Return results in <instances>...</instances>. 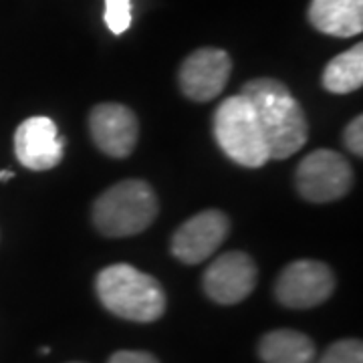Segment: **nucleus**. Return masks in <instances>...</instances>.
<instances>
[{"label": "nucleus", "mask_w": 363, "mask_h": 363, "mask_svg": "<svg viewBox=\"0 0 363 363\" xmlns=\"http://www.w3.org/2000/svg\"><path fill=\"white\" fill-rule=\"evenodd\" d=\"M259 283V267L255 259L242 250L224 252L216 260L210 262L202 286L208 298L218 305H236L255 291Z\"/></svg>", "instance_id": "0eeeda50"}, {"label": "nucleus", "mask_w": 363, "mask_h": 363, "mask_svg": "<svg viewBox=\"0 0 363 363\" xmlns=\"http://www.w3.org/2000/svg\"><path fill=\"white\" fill-rule=\"evenodd\" d=\"M335 291V274L319 260H293L274 283V297L286 309H313Z\"/></svg>", "instance_id": "423d86ee"}, {"label": "nucleus", "mask_w": 363, "mask_h": 363, "mask_svg": "<svg viewBox=\"0 0 363 363\" xmlns=\"http://www.w3.org/2000/svg\"><path fill=\"white\" fill-rule=\"evenodd\" d=\"M89 131L95 145L104 154L123 160L135 150L140 121L128 105L99 104L91 109Z\"/></svg>", "instance_id": "9d476101"}, {"label": "nucleus", "mask_w": 363, "mask_h": 363, "mask_svg": "<svg viewBox=\"0 0 363 363\" xmlns=\"http://www.w3.org/2000/svg\"><path fill=\"white\" fill-rule=\"evenodd\" d=\"M343 143L350 150L351 154L357 157L363 156V117L357 116L347 123V128L343 131Z\"/></svg>", "instance_id": "f3484780"}, {"label": "nucleus", "mask_w": 363, "mask_h": 363, "mask_svg": "<svg viewBox=\"0 0 363 363\" xmlns=\"http://www.w3.org/2000/svg\"><path fill=\"white\" fill-rule=\"evenodd\" d=\"M317 363H363V345L359 339H341L329 345Z\"/></svg>", "instance_id": "2eb2a0df"}, {"label": "nucleus", "mask_w": 363, "mask_h": 363, "mask_svg": "<svg viewBox=\"0 0 363 363\" xmlns=\"http://www.w3.org/2000/svg\"><path fill=\"white\" fill-rule=\"evenodd\" d=\"M295 184L303 200L329 204L350 192L353 168L347 157L333 150H315L298 162Z\"/></svg>", "instance_id": "39448f33"}, {"label": "nucleus", "mask_w": 363, "mask_h": 363, "mask_svg": "<svg viewBox=\"0 0 363 363\" xmlns=\"http://www.w3.org/2000/svg\"><path fill=\"white\" fill-rule=\"evenodd\" d=\"M233 71L230 55L222 49L204 47L190 52L180 67L178 83L182 93L196 104H206L218 97Z\"/></svg>", "instance_id": "1a4fd4ad"}, {"label": "nucleus", "mask_w": 363, "mask_h": 363, "mask_svg": "<svg viewBox=\"0 0 363 363\" xmlns=\"http://www.w3.org/2000/svg\"><path fill=\"white\" fill-rule=\"evenodd\" d=\"M104 18L113 35H123L131 26V0H105Z\"/></svg>", "instance_id": "dca6fc26"}, {"label": "nucleus", "mask_w": 363, "mask_h": 363, "mask_svg": "<svg viewBox=\"0 0 363 363\" xmlns=\"http://www.w3.org/2000/svg\"><path fill=\"white\" fill-rule=\"evenodd\" d=\"M240 93L255 109L269 160H286L307 143V117L285 83L259 77L248 81Z\"/></svg>", "instance_id": "f257e3e1"}, {"label": "nucleus", "mask_w": 363, "mask_h": 363, "mask_svg": "<svg viewBox=\"0 0 363 363\" xmlns=\"http://www.w3.org/2000/svg\"><path fill=\"white\" fill-rule=\"evenodd\" d=\"M230 233L228 216L210 208L198 212L182 224L172 236V255L184 264H200L210 259Z\"/></svg>", "instance_id": "6e6552de"}, {"label": "nucleus", "mask_w": 363, "mask_h": 363, "mask_svg": "<svg viewBox=\"0 0 363 363\" xmlns=\"http://www.w3.org/2000/svg\"><path fill=\"white\" fill-rule=\"evenodd\" d=\"M73 363H79V362H73Z\"/></svg>", "instance_id": "aec40b11"}, {"label": "nucleus", "mask_w": 363, "mask_h": 363, "mask_svg": "<svg viewBox=\"0 0 363 363\" xmlns=\"http://www.w3.org/2000/svg\"><path fill=\"white\" fill-rule=\"evenodd\" d=\"M13 176H14L13 172H9V169H2V172H0V182L11 180V178H13Z\"/></svg>", "instance_id": "6ab92c4d"}, {"label": "nucleus", "mask_w": 363, "mask_h": 363, "mask_svg": "<svg viewBox=\"0 0 363 363\" xmlns=\"http://www.w3.org/2000/svg\"><path fill=\"white\" fill-rule=\"evenodd\" d=\"M212 128L222 152L238 166L260 168L269 162L255 109L242 93L226 97L216 107Z\"/></svg>", "instance_id": "20e7f679"}, {"label": "nucleus", "mask_w": 363, "mask_h": 363, "mask_svg": "<svg viewBox=\"0 0 363 363\" xmlns=\"http://www.w3.org/2000/svg\"><path fill=\"white\" fill-rule=\"evenodd\" d=\"M65 143L51 117H28L14 131L16 160L33 172L55 168L63 160Z\"/></svg>", "instance_id": "9b49d317"}, {"label": "nucleus", "mask_w": 363, "mask_h": 363, "mask_svg": "<svg viewBox=\"0 0 363 363\" xmlns=\"http://www.w3.org/2000/svg\"><path fill=\"white\" fill-rule=\"evenodd\" d=\"M107 363H160L156 355L147 353V351H133L121 350L116 351Z\"/></svg>", "instance_id": "a211bd4d"}, {"label": "nucleus", "mask_w": 363, "mask_h": 363, "mask_svg": "<svg viewBox=\"0 0 363 363\" xmlns=\"http://www.w3.org/2000/svg\"><path fill=\"white\" fill-rule=\"evenodd\" d=\"M160 212L154 188L143 180H121L93 202V226L109 238L135 236L150 228Z\"/></svg>", "instance_id": "7ed1b4c3"}, {"label": "nucleus", "mask_w": 363, "mask_h": 363, "mask_svg": "<svg viewBox=\"0 0 363 363\" xmlns=\"http://www.w3.org/2000/svg\"><path fill=\"white\" fill-rule=\"evenodd\" d=\"M363 85V45L357 43L350 51L333 57L323 71V87L329 93L345 95Z\"/></svg>", "instance_id": "4468645a"}, {"label": "nucleus", "mask_w": 363, "mask_h": 363, "mask_svg": "<svg viewBox=\"0 0 363 363\" xmlns=\"http://www.w3.org/2000/svg\"><path fill=\"white\" fill-rule=\"evenodd\" d=\"M95 291L107 311L128 321L154 323L166 313V293L157 279L125 262L99 271Z\"/></svg>", "instance_id": "f03ea898"}, {"label": "nucleus", "mask_w": 363, "mask_h": 363, "mask_svg": "<svg viewBox=\"0 0 363 363\" xmlns=\"http://www.w3.org/2000/svg\"><path fill=\"white\" fill-rule=\"evenodd\" d=\"M259 355L264 363H315V343L295 329H274L264 333L259 343Z\"/></svg>", "instance_id": "ddd939ff"}, {"label": "nucleus", "mask_w": 363, "mask_h": 363, "mask_svg": "<svg viewBox=\"0 0 363 363\" xmlns=\"http://www.w3.org/2000/svg\"><path fill=\"white\" fill-rule=\"evenodd\" d=\"M307 16L319 33L350 39L363 30V0H311Z\"/></svg>", "instance_id": "f8f14e48"}]
</instances>
